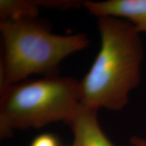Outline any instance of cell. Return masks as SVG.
I'll use <instances>...</instances> for the list:
<instances>
[{
    "instance_id": "3957f363",
    "label": "cell",
    "mask_w": 146,
    "mask_h": 146,
    "mask_svg": "<svg viewBox=\"0 0 146 146\" xmlns=\"http://www.w3.org/2000/svg\"><path fill=\"white\" fill-rule=\"evenodd\" d=\"M0 135L68 123L80 105L79 81L58 75L25 80L0 91Z\"/></svg>"
},
{
    "instance_id": "ba28073f",
    "label": "cell",
    "mask_w": 146,
    "mask_h": 146,
    "mask_svg": "<svg viewBox=\"0 0 146 146\" xmlns=\"http://www.w3.org/2000/svg\"><path fill=\"white\" fill-rule=\"evenodd\" d=\"M29 146H60V140L55 134L45 133L35 137Z\"/></svg>"
},
{
    "instance_id": "8992f818",
    "label": "cell",
    "mask_w": 146,
    "mask_h": 146,
    "mask_svg": "<svg viewBox=\"0 0 146 146\" xmlns=\"http://www.w3.org/2000/svg\"><path fill=\"white\" fill-rule=\"evenodd\" d=\"M39 8L37 0H1V21L37 18Z\"/></svg>"
},
{
    "instance_id": "277c9868",
    "label": "cell",
    "mask_w": 146,
    "mask_h": 146,
    "mask_svg": "<svg viewBox=\"0 0 146 146\" xmlns=\"http://www.w3.org/2000/svg\"><path fill=\"white\" fill-rule=\"evenodd\" d=\"M83 6L93 15L121 18L132 24L139 33H146V0L84 1Z\"/></svg>"
},
{
    "instance_id": "52a82bcc",
    "label": "cell",
    "mask_w": 146,
    "mask_h": 146,
    "mask_svg": "<svg viewBox=\"0 0 146 146\" xmlns=\"http://www.w3.org/2000/svg\"><path fill=\"white\" fill-rule=\"evenodd\" d=\"M38 4L43 8H56L60 10H67L71 8H79L83 5L84 1H58V0H37Z\"/></svg>"
},
{
    "instance_id": "5b68a950",
    "label": "cell",
    "mask_w": 146,
    "mask_h": 146,
    "mask_svg": "<svg viewBox=\"0 0 146 146\" xmlns=\"http://www.w3.org/2000/svg\"><path fill=\"white\" fill-rule=\"evenodd\" d=\"M98 111L80 104L67 123L73 134L72 146H115L100 127Z\"/></svg>"
},
{
    "instance_id": "6da1fadb",
    "label": "cell",
    "mask_w": 146,
    "mask_h": 146,
    "mask_svg": "<svg viewBox=\"0 0 146 146\" xmlns=\"http://www.w3.org/2000/svg\"><path fill=\"white\" fill-rule=\"evenodd\" d=\"M101 45L90 69L79 81L80 104L120 110L140 81L143 50L132 24L112 16L98 19Z\"/></svg>"
},
{
    "instance_id": "9c48e42d",
    "label": "cell",
    "mask_w": 146,
    "mask_h": 146,
    "mask_svg": "<svg viewBox=\"0 0 146 146\" xmlns=\"http://www.w3.org/2000/svg\"><path fill=\"white\" fill-rule=\"evenodd\" d=\"M130 143L133 146H146V140L138 137H133L130 139Z\"/></svg>"
},
{
    "instance_id": "7a4b0ae2",
    "label": "cell",
    "mask_w": 146,
    "mask_h": 146,
    "mask_svg": "<svg viewBox=\"0 0 146 146\" xmlns=\"http://www.w3.org/2000/svg\"><path fill=\"white\" fill-rule=\"evenodd\" d=\"M0 33V91L32 74L57 75L61 62L89 43L85 34L52 33L50 24L37 18L1 21Z\"/></svg>"
}]
</instances>
